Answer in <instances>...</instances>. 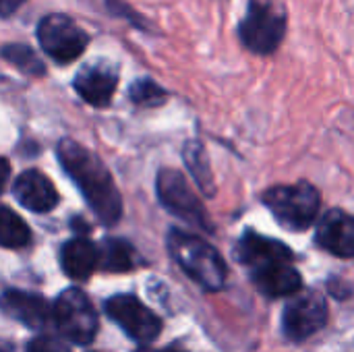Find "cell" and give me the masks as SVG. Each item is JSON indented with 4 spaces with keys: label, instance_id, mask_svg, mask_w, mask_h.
<instances>
[{
    "label": "cell",
    "instance_id": "cell-22",
    "mask_svg": "<svg viewBox=\"0 0 354 352\" xmlns=\"http://www.w3.org/2000/svg\"><path fill=\"white\" fill-rule=\"evenodd\" d=\"M27 352H68V349L60 340H56V338L39 336V338H35V340L29 342Z\"/></svg>",
    "mask_w": 354,
    "mask_h": 352
},
{
    "label": "cell",
    "instance_id": "cell-1",
    "mask_svg": "<svg viewBox=\"0 0 354 352\" xmlns=\"http://www.w3.org/2000/svg\"><path fill=\"white\" fill-rule=\"evenodd\" d=\"M58 160L64 172L75 180L79 191L85 195L87 205L100 218L102 224L112 226L122 214L120 193L100 158L77 141L64 139L58 145Z\"/></svg>",
    "mask_w": 354,
    "mask_h": 352
},
{
    "label": "cell",
    "instance_id": "cell-24",
    "mask_svg": "<svg viewBox=\"0 0 354 352\" xmlns=\"http://www.w3.org/2000/svg\"><path fill=\"white\" fill-rule=\"evenodd\" d=\"M8 172H10V168H8V162H6L4 158H0V193H2V189H4V185H6Z\"/></svg>",
    "mask_w": 354,
    "mask_h": 352
},
{
    "label": "cell",
    "instance_id": "cell-25",
    "mask_svg": "<svg viewBox=\"0 0 354 352\" xmlns=\"http://www.w3.org/2000/svg\"><path fill=\"white\" fill-rule=\"evenodd\" d=\"M0 352H10V344H6V342L0 340Z\"/></svg>",
    "mask_w": 354,
    "mask_h": 352
},
{
    "label": "cell",
    "instance_id": "cell-26",
    "mask_svg": "<svg viewBox=\"0 0 354 352\" xmlns=\"http://www.w3.org/2000/svg\"><path fill=\"white\" fill-rule=\"evenodd\" d=\"M137 352H176V351H149V349H141V351Z\"/></svg>",
    "mask_w": 354,
    "mask_h": 352
},
{
    "label": "cell",
    "instance_id": "cell-10",
    "mask_svg": "<svg viewBox=\"0 0 354 352\" xmlns=\"http://www.w3.org/2000/svg\"><path fill=\"white\" fill-rule=\"evenodd\" d=\"M77 93L91 106H106L118 85V68L108 60H95L83 66L75 77Z\"/></svg>",
    "mask_w": 354,
    "mask_h": 352
},
{
    "label": "cell",
    "instance_id": "cell-19",
    "mask_svg": "<svg viewBox=\"0 0 354 352\" xmlns=\"http://www.w3.org/2000/svg\"><path fill=\"white\" fill-rule=\"evenodd\" d=\"M185 162L193 174V178L197 180V185L203 189V193L214 195V178H212V170H209V162L207 156L201 147V143L197 141H189L185 145Z\"/></svg>",
    "mask_w": 354,
    "mask_h": 352
},
{
    "label": "cell",
    "instance_id": "cell-23",
    "mask_svg": "<svg viewBox=\"0 0 354 352\" xmlns=\"http://www.w3.org/2000/svg\"><path fill=\"white\" fill-rule=\"evenodd\" d=\"M25 0H0V17H10L15 10L23 6Z\"/></svg>",
    "mask_w": 354,
    "mask_h": 352
},
{
    "label": "cell",
    "instance_id": "cell-20",
    "mask_svg": "<svg viewBox=\"0 0 354 352\" xmlns=\"http://www.w3.org/2000/svg\"><path fill=\"white\" fill-rule=\"evenodd\" d=\"M0 54H2L10 64H15L17 68H21V71L27 73V75H44V73H46L44 62L35 56V52H33L29 46L10 44V46H4V48L0 50Z\"/></svg>",
    "mask_w": 354,
    "mask_h": 352
},
{
    "label": "cell",
    "instance_id": "cell-12",
    "mask_svg": "<svg viewBox=\"0 0 354 352\" xmlns=\"http://www.w3.org/2000/svg\"><path fill=\"white\" fill-rule=\"evenodd\" d=\"M315 241L336 257H354V216L342 210L328 212L317 224Z\"/></svg>",
    "mask_w": 354,
    "mask_h": 352
},
{
    "label": "cell",
    "instance_id": "cell-7",
    "mask_svg": "<svg viewBox=\"0 0 354 352\" xmlns=\"http://www.w3.org/2000/svg\"><path fill=\"white\" fill-rule=\"evenodd\" d=\"M158 195H160L162 205L174 216L183 218L185 222L201 230H212L205 207L201 205V201L189 187L187 178L178 170L164 168L158 174Z\"/></svg>",
    "mask_w": 354,
    "mask_h": 352
},
{
    "label": "cell",
    "instance_id": "cell-16",
    "mask_svg": "<svg viewBox=\"0 0 354 352\" xmlns=\"http://www.w3.org/2000/svg\"><path fill=\"white\" fill-rule=\"evenodd\" d=\"M100 263L97 247L85 239L68 241L60 251V266L73 280H87Z\"/></svg>",
    "mask_w": 354,
    "mask_h": 352
},
{
    "label": "cell",
    "instance_id": "cell-15",
    "mask_svg": "<svg viewBox=\"0 0 354 352\" xmlns=\"http://www.w3.org/2000/svg\"><path fill=\"white\" fill-rule=\"evenodd\" d=\"M236 257L249 270H255L274 261H292V251L280 241L257 232H247L236 247Z\"/></svg>",
    "mask_w": 354,
    "mask_h": 352
},
{
    "label": "cell",
    "instance_id": "cell-21",
    "mask_svg": "<svg viewBox=\"0 0 354 352\" xmlns=\"http://www.w3.org/2000/svg\"><path fill=\"white\" fill-rule=\"evenodd\" d=\"M129 93L137 106H160L168 98V93L151 79H139L137 83L131 85Z\"/></svg>",
    "mask_w": 354,
    "mask_h": 352
},
{
    "label": "cell",
    "instance_id": "cell-17",
    "mask_svg": "<svg viewBox=\"0 0 354 352\" xmlns=\"http://www.w3.org/2000/svg\"><path fill=\"white\" fill-rule=\"evenodd\" d=\"M31 230L25 220L8 207H0V247L21 249L29 245Z\"/></svg>",
    "mask_w": 354,
    "mask_h": 352
},
{
    "label": "cell",
    "instance_id": "cell-14",
    "mask_svg": "<svg viewBox=\"0 0 354 352\" xmlns=\"http://www.w3.org/2000/svg\"><path fill=\"white\" fill-rule=\"evenodd\" d=\"M251 278L266 297H290L301 290V274L292 261H274L251 270Z\"/></svg>",
    "mask_w": 354,
    "mask_h": 352
},
{
    "label": "cell",
    "instance_id": "cell-6",
    "mask_svg": "<svg viewBox=\"0 0 354 352\" xmlns=\"http://www.w3.org/2000/svg\"><path fill=\"white\" fill-rule=\"evenodd\" d=\"M37 41L52 60L66 64L77 60L85 52L89 44V35L71 17L62 12H54V15H46L39 21Z\"/></svg>",
    "mask_w": 354,
    "mask_h": 352
},
{
    "label": "cell",
    "instance_id": "cell-8",
    "mask_svg": "<svg viewBox=\"0 0 354 352\" xmlns=\"http://www.w3.org/2000/svg\"><path fill=\"white\" fill-rule=\"evenodd\" d=\"M106 313L114 324L120 326V330L129 338H133L141 344L153 342L162 332L160 317L151 309H147L139 299H135L131 295L112 297L106 303Z\"/></svg>",
    "mask_w": 354,
    "mask_h": 352
},
{
    "label": "cell",
    "instance_id": "cell-5",
    "mask_svg": "<svg viewBox=\"0 0 354 352\" xmlns=\"http://www.w3.org/2000/svg\"><path fill=\"white\" fill-rule=\"evenodd\" d=\"M52 319L58 332L75 344H89L95 338V307L91 305L89 297L77 288H68L58 297L56 305L52 307Z\"/></svg>",
    "mask_w": 354,
    "mask_h": 352
},
{
    "label": "cell",
    "instance_id": "cell-3",
    "mask_svg": "<svg viewBox=\"0 0 354 352\" xmlns=\"http://www.w3.org/2000/svg\"><path fill=\"white\" fill-rule=\"evenodd\" d=\"M168 249L180 270L205 290H220L226 282L228 270L222 255L203 239L172 230L168 237Z\"/></svg>",
    "mask_w": 354,
    "mask_h": 352
},
{
    "label": "cell",
    "instance_id": "cell-18",
    "mask_svg": "<svg viewBox=\"0 0 354 352\" xmlns=\"http://www.w3.org/2000/svg\"><path fill=\"white\" fill-rule=\"evenodd\" d=\"M100 263L106 272H129L133 268V249L118 239L106 241L100 251Z\"/></svg>",
    "mask_w": 354,
    "mask_h": 352
},
{
    "label": "cell",
    "instance_id": "cell-11",
    "mask_svg": "<svg viewBox=\"0 0 354 352\" xmlns=\"http://www.w3.org/2000/svg\"><path fill=\"white\" fill-rule=\"evenodd\" d=\"M0 309L6 317L23 324L29 330H44L52 319V307L39 295L8 290L0 297Z\"/></svg>",
    "mask_w": 354,
    "mask_h": 352
},
{
    "label": "cell",
    "instance_id": "cell-13",
    "mask_svg": "<svg viewBox=\"0 0 354 352\" xmlns=\"http://www.w3.org/2000/svg\"><path fill=\"white\" fill-rule=\"evenodd\" d=\"M12 193L23 207H27L29 212H37V214L50 212L58 203L56 187L52 185V180L48 176H44L37 170L23 172L17 178Z\"/></svg>",
    "mask_w": 354,
    "mask_h": 352
},
{
    "label": "cell",
    "instance_id": "cell-2",
    "mask_svg": "<svg viewBox=\"0 0 354 352\" xmlns=\"http://www.w3.org/2000/svg\"><path fill=\"white\" fill-rule=\"evenodd\" d=\"M288 8L282 0H247L236 25L241 46L261 58L274 56L288 35Z\"/></svg>",
    "mask_w": 354,
    "mask_h": 352
},
{
    "label": "cell",
    "instance_id": "cell-4",
    "mask_svg": "<svg viewBox=\"0 0 354 352\" xmlns=\"http://www.w3.org/2000/svg\"><path fill=\"white\" fill-rule=\"evenodd\" d=\"M263 203L276 220L290 230L309 228L319 214V191L309 183L290 187H274L263 193Z\"/></svg>",
    "mask_w": 354,
    "mask_h": 352
},
{
    "label": "cell",
    "instance_id": "cell-9",
    "mask_svg": "<svg viewBox=\"0 0 354 352\" xmlns=\"http://www.w3.org/2000/svg\"><path fill=\"white\" fill-rule=\"evenodd\" d=\"M326 322H328V305L315 293L290 301L282 315L284 334L295 342H303L311 338L326 326Z\"/></svg>",
    "mask_w": 354,
    "mask_h": 352
}]
</instances>
